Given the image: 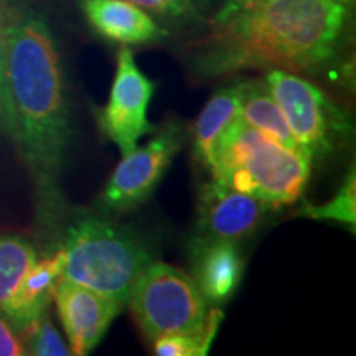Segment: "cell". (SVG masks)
<instances>
[{"instance_id": "obj_24", "label": "cell", "mask_w": 356, "mask_h": 356, "mask_svg": "<svg viewBox=\"0 0 356 356\" xmlns=\"http://www.w3.org/2000/svg\"><path fill=\"white\" fill-rule=\"evenodd\" d=\"M197 8H210L211 6H215L218 0H193Z\"/></svg>"}, {"instance_id": "obj_18", "label": "cell", "mask_w": 356, "mask_h": 356, "mask_svg": "<svg viewBox=\"0 0 356 356\" xmlns=\"http://www.w3.org/2000/svg\"><path fill=\"white\" fill-rule=\"evenodd\" d=\"M26 355L33 356H68L71 355L68 341L55 327L50 314L43 312L37 322L20 333Z\"/></svg>"}, {"instance_id": "obj_25", "label": "cell", "mask_w": 356, "mask_h": 356, "mask_svg": "<svg viewBox=\"0 0 356 356\" xmlns=\"http://www.w3.org/2000/svg\"><path fill=\"white\" fill-rule=\"evenodd\" d=\"M333 2L341 3V6H345V7L351 8V7H353V2H355V0H333Z\"/></svg>"}, {"instance_id": "obj_12", "label": "cell", "mask_w": 356, "mask_h": 356, "mask_svg": "<svg viewBox=\"0 0 356 356\" xmlns=\"http://www.w3.org/2000/svg\"><path fill=\"white\" fill-rule=\"evenodd\" d=\"M81 8L89 25L109 42L131 47L167 37L149 12L127 0H81Z\"/></svg>"}, {"instance_id": "obj_10", "label": "cell", "mask_w": 356, "mask_h": 356, "mask_svg": "<svg viewBox=\"0 0 356 356\" xmlns=\"http://www.w3.org/2000/svg\"><path fill=\"white\" fill-rule=\"evenodd\" d=\"M71 355L84 356L102 340L122 307L91 289L61 279L53 293Z\"/></svg>"}, {"instance_id": "obj_8", "label": "cell", "mask_w": 356, "mask_h": 356, "mask_svg": "<svg viewBox=\"0 0 356 356\" xmlns=\"http://www.w3.org/2000/svg\"><path fill=\"white\" fill-rule=\"evenodd\" d=\"M154 96V83L142 73L134 60L131 48L118 53V68L109 101L99 109V126L122 155L137 147L142 137L155 131L147 119V109Z\"/></svg>"}, {"instance_id": "obj_15", "label": "cell", "mask_w": 356, "mask_h": 356, "mask_svg": "<svg viewBox=\"0 0 356 356\" xmlns=\"http://www.w3.org/2000/svg\"><path fill=\"white\" fill-rule=\"evenodd\" d=\"M241 119L238 92L233 86L222 88L210 97L193 127L195 157L210 170L218 147Z\"/></svg>"}, {"instance_id": "obj_13", "label": "cell", "mask_w": 356, "mask_h": 356, "mask_svg": "<svg viewBox=\"0 0 356 356\" xmlns=\"http://www.w3.org/2000/svg\"><path fill=\"white\" fill-rule=\"evenodd\" d=\"M63 249L56 248L42 259L38 257L22 279L3 314L19 335L48 310L58 282L63 279Z\"/></svg>"}, {"instance_id": "obj_9", "label": "cell", "mask_w": 356, "mask_h": 356, "mask_svg": "<svg viewBox=\"0 0 356 356\" xmlns=\"http://www.w3.org/2000/svg\"><path fill=\"white\" fill-rule=\"evenodd\" d=\"M269 204L211 178L200 190L197 238L239 244L259 228Z\"/></svg>"}, {"instance_id": "obj_4", "label": "cell", "mask_w": 356, "mask_h": 356, "mask_svg": "<svg viewBox=\"0 0 356 356\" xmlns=\"http://www.w3.org/2000/svg\"><path fill=\"white\" fill-rule=\"evenodd\" d=\"M63 279L126 305L137 279L154 261L149 248L115 222L81 216L61 234Z\"/></svg>"}, {"instance_id": "obj_1", "label": "cell", "mask_w": 356, "mask_h": 356, "mask_svg": "<svg viewBox=\"0 0 356 356\" xmlns=\"http://www.w3.org/2000/svg\"><path fill=\"white\" fill-rule=\"evenodd\" d=\"M7 81L15 113V144L29 167L43 238H61L66 215L61 175L71 127L60 53L50 26L33 12L3 24Z\"/></svg>"}, {"instance_id": "obj_16", "label": "cell", "mask_w": 356, "mask_h": 356, "mask_svg": "<svg viewBox=\"0 0 356 356\" xmlns=\"http://www.w3.org/2000/svg\"><path fill=\"white\" fill-rule=\"evenodd\" d=\"M38 259V251L30 239L20 234H0V314H6L8 302L22 279Z\"/></svg>"}, {"instance_id": "obj_2", "label": "cell", "mask_w": 356, "mask_h": 356, "mask_svg": "<svg viewBox=\"0 0 356 356\" xmlns=\"http://www.w3.org/2000/svg\"><path fill=\"white\" fill-rule=\"evenodd\" d=\"M350 8L333 0H261L213 17L195 43V73L220 78L246 70L317 71L340 51Z\"/></svg>"}, {"instance_id": "obj_7", "label": "cell", "mask_w": 356, "mask_h": 356, "mask_svg": "<svg viewBox=\"0 0 356 356\" xmlns=\"http://www.w3.org/2000/svg\"><path fill=\"white\" fill-rule=\"evenodd\" d=\"M181 145V127L168 126L145 145L122 155L102 191V207L113 211H127L139 207L152 195Z\"/></svg>"}, {"instance_id": "obj_5", "label": "cell", "mask_w": 356, "mask_h": 356, "mask_svg": "<svg viewBox=\"0 0 356 356\" xmlns=\"http://www.w3.org/2000/svg\"><path fill=\"white\" fill-rule=\"evenodd\" d=\"M140 330L150 340L178 333H203L220 325L221 310L208 304L191 275L152 261L137 279L127 300Z\"/></svg>"}, {"instance_id": "obj_22", "label": "cell", "mask_w": 356, "mask_h": 356, "mask_svg": "<svg viewBox=\"0 0 356 356\" xmlns=\"http://www.w3.org/2000/svg\"><path fill=\"white\" fill-rule=\"evenodd\" d=\"M26 355L24 341L15 328L0 314V356H24Z\"/></svg>"}, {"instance_id": "obj_23", "label": "cell", "mask_w": 356, "mask_h": 356, "mask_svg": "<svg viewBox=\"0 0 356 356\" xmlns=\"http://www.w3.org/2000/svg\"><path fill=\"white\" fill-rule=\"evenodd\" d=\"M257 2H261V0H225V3H222V7L218 10L215 17L231 15V13L244 10V8L254 6Z\"/></svg>"}, {"instance_id": "obj_21", "label": "cell", "mask_w": 356, "mask_h": 356, "mask_svg": "<svg viewBox=\"0 0 356 356\" xmlns=\"http://www.w3.org/2000/svg\"><path fill=\"white\" fill-rule=\"evenodd\" d=\"M155 15L172 20H193L198 15L193 0H127Z\"/></svg>"}, {"instance_id": "obj_19", "label": "cell", "mask_w": 356, "mask_h": 356, "mask_svg": "<svg viewBox=\"0 0 356 356\" xmlns=\"http://www.w3.org/2000/svg\"><path fill=\"white\" fill-rule=\"evenodd\" d=\"M218 327L213 325L203 333H178L155 338L154 353L159 356H203L208 353L211 341L215 340Z\"/></svg>"}, {"instance_id": "obj_11", "label": "cell", "mask_w": 356, "mask_h": 356, "mask_svg": "<svg viewBox=\"0 0 356 356\" xmlns=\"http://www.w3.org/2000/svg\"><path fill=\"white\" fill-rule=\"evenodd\" d=\"M243 257L238 244L195 238L191 244V277L207 304L229 300L243 279Z\"/></svg>"}, {"instance_id": "obj_17", "label": "cell", "mask_w": 356, "mask_h": 356, "mask_svg": "<svg viewBox=\"0 0 356 356\" xmlns=\"http://www.w3.org/2000/svg\"><path fill=\"white\" fill-rule=\"evenodd\" d=\"M300 216L312 220H333L343 222L355 229L356 222V180L351 172L338 193L325 204H304L299 210Z\"/></svg>"}, {"instance_id": "obj_3", "label": "cell", "mask_w": 356, "mask_h": 356, "mask_svg": "<svg viewBox=\"0 0 356 356\" xmlns=\"http://www.w3.org/2000/svg\"><path fill=\"white\" fill-rule=\"evenodd\" d=\"M310 155L267 139L241 118L218 147L211 178L269 207L292 204L310 178Z\"/></svg>"}, {"instance_id": "obj_6", "label": "cell", "mask_w": 356, "mask_h": 356, "mask_svg": "<svg viewBox=\"0 0 356 356\" xmlns=\"http://www.w3.org/2000/svg\"><path fill=\"white\" fill-rule=\"evenodd\" d=\"M266 86L277 101L293 139L314 157H327L348 144L350 115L322 89L286 70H269Z\"/></svg>"}, {"instance_id": "obj_14", "label": "cell", "mask_w": 356, "mask_h": 356, "mask_svg": "<svg viewBox=\"0 0 356 356\" xmlns=\"http://www.w3.org/2000/svg\"><path fill=\"white\" fill-rule=\"evenodd\" d=\"M234 88L238 92L239 109L244 122L264 134L267 139L277 142L287 149H302L293 139L282 109L270 95L264 79H243L236 83Z\"/></svg>"}, {"instance_id": "obj_20", "label": "cell", "mask_w": 356, "mask_h": 356, "mask_svg": "<svg viewBox=\"0 0 356 356\" xmlns=\"http://www.w3.org/2000/svg\"><path fill=\"white\" fill-rule=\"evenodd\" d=\"M0 134L15 140V113H13L10 89H8L7 81L6 33H3L2 20H0Z\"/></svg>"}]
</instances>
